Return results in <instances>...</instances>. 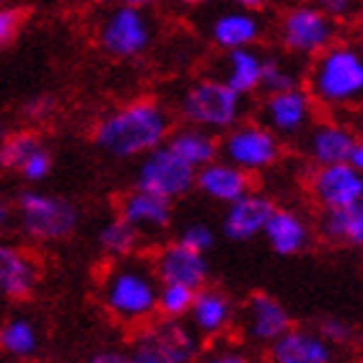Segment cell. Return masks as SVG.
I'll use <instances>...</instances> for the list:
<instances>
[{"label": "cell", "instance_id": "45", "mask_svg": "<svg viewBox=\"0 0 363 363\" xmlns=\"http://www.w3.org/2000/svg\"><path fill=\"white\" fill-rule=\"evenodd\" d=\"M78 3H84V6H106L112 0H78Z\"/></svg>", "mask_w": 363, "mask_h": 363}, {"label": "cell", "instance_id": "19", "mask_svg": "<svg viewBox=\"0 0 363 363\" xmlns=\"http://www.w3.org/2000/svg\"><path fill=\"white\" fill-rule=\"evenodd\" d=\"M272 363H333L335 348L311 327H288L267 345Z\"/></svg>", "mask_w": 363, "mask_h": 363}, {"label": "cell", "instance_id": "32", "mask_svg": "<svg viewBox=\"0 0 363 363\" xmlns=\"http://www.w3.org/2000/svg\"><path fill=\"white\" fill-rule=\"evenodd\" d=\"M291 86H298V76L294 73V68L283 62L280 57H265L262 62V84H259V91H283L291 89Z\"/></svg>", "mask_w": 363, "mask_h": 363}, {"label": "cell", "instance_id": "33", "mask_svg": "<svg viewBox=\"0 0 363 363\" xmlns=\"http://www.w3.org/2000/svg\"><path fill=\"white\" fill-rule=\"evenodd\" d=\"M317 330L333 348H345V345H350V342L356 340V327L342 317H325L319 322Z\"/></svg>", "mask_w": 363, "mask_h": 363}, {"label": "cell", "instance_id": "43", "mask_svg": "<svg viewBox=\"0 0 363 363\" xmlns=\"http://www.w3.org/2000/svg\"><path fill=\"white\" fill-rule=\"evenodd\" d=\"M125 6H135V8H143V11H153V8H159L164 0H120Z\"/></svg>", "mask_w": 363, "mask_h": 363}, {"label": "cell", "instance_id": "18", "mask_svg": "<svg viewBox=\"0 0 363 363\" xmlns=\"http://www.w3.org/2000/svg\"><path fill=\"white\" fill-rule=\"evenodd\" d=\"M223 208L226 211L220 216V231H223L228 242L244 244L262 236V228H265L275 203L267 195H262V192L247 189L244 195H239L236 200L223 205Z\"/></svg>", "mask_w": 363, "mask_h": 363}, {"label": "cell", "instance_id": "47", "mask_svg": "<svg viewBox=\"0 0 363 363\" xmlns=\"http://www.w3.org/2000/svg\"><path fill=\"white\" fill-rule=\"evenodd\" d=\"M0 6H8V0H0Z\"/></svg>", "mask_w": 363, "mask_h": 363}, {"label": "cell", "instance_id": "38", "mask_svg": "<svg viewBox=\"0 0 363 363\" xmlns=\"http://www.w3.org/2000/svg\"><path fill=\"white\" fill-rule=\"evenodd\" d=\"M208 361H213V363H247L250 361V356H247L239 345H234V342H218V345L208 353Z\"/></svg>", "mask_w": 363, "mask_h": 363}, {"label": "cell", "instance_id": "40", "mask_svg": "<svg viewBox=\"0 0 363 363\" xmlns=\"http://www.w3.org/2000/svg\"><path fill=\"white\" fill-rule=\"evenodd\" d=\"M11 223H13V205L0 195V234H6L8 228H11Z\"/></svg>", "mask_w": 363, "mask_h": 363}, {"label": "cell", "instance_id": "10", "mask_svg": "<svg viewBox=\"0 0 363 363\" xmlns=\"http://www.w3.org/2000/svg\"><path fill=\"white\" fill-rule=\"evenodd\" d=\"M135 167V187L161 195L177 203L195 189V167L179 159L167 143L156 145L143 156H138Z\"/></svg>", "mask_w": 363, "mask_h": 363}, {"label": "cell", "instance_id": "3", "mask_svg": "<svg viewBox=\"0 0 363 363\" xmlns=\"http://www.w3.org/2000/svg\"><path fill=\"white\" fill-rule=\"evenodd\" d=\"M317 109L353 112L363 99V52L361 45L335 39L309 60L306 86Z\"/></svg>", "mask_w": 363, "mask_h": 363}, {"label": "cell", "instance_id": "15", "mask_svg": "<svg viewBox=\"0 0 363 363\" xmlns=\"http://www.w3.org/2000/svg\"><path fill=\"white\" fill-rule=\"evenodd\" d=\"M42 283V265L21 244L0 239V296L6 301H26Z\"/></svg>", "mask_w": 363, "mask_h": 363}, {"label": "cell", "instance_id": "23", "mask_svg": "<svg viewBox=\"0 0 363 363\" xmlns=\"http://www.w3.org/2000/svg\"><path fill=\"white\" fill-rule=\"evenodd\" d=\"M265 23L257 11L247 8H226L220 11L208 26V37L218 50H236V47H257L262 39Z\"/></svg>", "mask_w": 363, "mask_h": 363}, {"label": "cell", "instance_id": "9", "mask_svg": "<svg viewBox=\"0 0 363 363\" xmlns=\"http://www.w3.org/2000/svg\"><path fill=\"white\" fill-rule=\"evenodd\" d=\"M278 39L288 55L311 60L335 39H340V23L330 18L317 3H301L280 18Z\"/></svg>", "mask_w": 363, "mask_h": 363}, {"label": "cell", "instance_id": "44", "mask_svg": "<svg viewBox=\"0 0 363 363\" xmlns=\"http://www.w3.org/2000/svg\"><path fill=\"white\" fill-rule=\"evenodd\" d=\"M177 3H179L182 8H192V11H195V8H203V6H208V3H211V0H177Z\"/></svg>", "mask_w": 363, "mask_h": 363}, {"label": "cell", "instance_id": "11", "mask_svg": "<svg viewBox=\"0 0 363 363\" xmlns=\"http://www.w3.org/2000/svg\"><path fill=\"white\" fill-rule=\"evenodd\" d=\"M262 125L272 130L280 140H301L309 125L317 120V104L309 96V91L301 84L283 91L265 94V101L259 106Z\"/></svg>", "mask_w": 363, "mask_h": 363}, {"label": "cell", "instance_id": "34", "mask_svg": "<svg viewBox=\"0 0 363 363\" xmlns=\"http://www.w3.org/2000/svg\"><path fill=\"white\" fill-rule=\"evenodd\" d=\"M177 242H182L184 247H189V250L208 255V252L216 247V234H213V228L208 226V223H203V220H192V223H187V226L182 228V234Z\"/></svg>", "mask_w": 363, "mask_h": 363}, {"label": "cell", "instance_id": "7", "mask_svg": "<svg viewBox=\"0 0 363 363\" xmlns=\"http://www.w3.org/2000/svg\"><path fill=\"white\" fill-rule=\"evenodd\" d=\"M200 342L187 322L161 317L138 327L128 356L130 363H189L200 356Z\"/></svg>", "mask_w": 363, "mask_h": 363}, {"label": "cell", "instance_id": "4", "mask_svg": "<svg viewBox=\"0 0 363 363\" xmlns=\"http://www.w3.org/2000/svg\"><path fill=\"white\" fill-rule=\"evenodd\" d=\"M13 220L21 236L31 244H60L76 234L81 211L65 197L26 187L13 205Z\"/></svg>", "mask_w": 363, "mask_h": 363}, {"label": "cell", "instance_id": "29", "mask_svg": "<svg viewBox=\"0 0 363 363\" xmlns=\"http://www.w3.org/2000/svg\"><path fill=\"white\" fill-rule=\"evenodd\" d=\"M45 143L39 133L34 130H16V133H8L3 138V143H0V169L3 172H18L21 164L29 159V153L34 148Z\"/></svg>", "mask_w": 363, "mask_h": 363}, {"label": "cell", "instance_id": "2", "mask_svg": "<svg viewBox=\"0 0 363 363\" xmlns=\"http://www.w3.org/2000/svg\"><path fill=\"white\" fill-rule=\"evenodd\" d=\"M159 278L151 259L130 255L122 259H109L99 278V303L117 325L138 330L145 322L156 319V296Z\"/></svg>", "mask_w": 363, "mask_h": 363}, {"label": "cell", "instance_id": "30", "mask_svg": "<svg viewBox=\"0 0 363 363\" xmlns=\"http://www.w3.org/2000/svg\"><path fill=\"white\" fill-rule=\"evenodd\" d=\"M195 288L179 286V283H161L156 296V317L164 319H184L192 303Z\"/></svg>", "mask_w": 363, "mask_h": 363}, {"label": "cell", "instance_id": "26", "mask_svg": "<svg viewBox=\"0 0 363 363\" xmlns=\"http://www.w3.org/2000/svg\"><path fill=\"white\" fill-rule=\"evenodd\" d=\"M42 348V330L26 314H11L0 322V356L26 361Z\"/></svg>", "mask_w": 363, "mask_h": 363}, {"label": "cell", "instance_id": "6", "mask_svg": "<svg viewBox=\"0 0 363 363\" xmlns=\"http://www.w3.org/2000/svg\"><path fill=\"white\" fill-rule=\"evenodd\" d=\"M156 21L143 8L117 6L106 8L96 23V45L106 57L114 60H135L153 47Z\"/></svg>", "mask_w": 363, "mask_h": 363}, {"label": "cell", "instance_id": "46", "mask_svg": "<svg viewBox=\"0 0 363 363\" xmlns=\"http://www.w3.org/2000/svg\"><path fill=\"white\" fill-rule=\"evenodd\" d=\"M6 135H8V128H6V122H3V117H0V143H3Z\"/></svg>", "mask_w": 363, "mask_h": 363}, {"label": "cell", "instance_id": "1", "mask_svg": "<svg viewBox=\"0 0 363 363\" xmlns=\"http://www.w3.org/2000/svg\"><path fill=\"white\" fill-rule=\"evenodd\" d=\"M172 114L159 99H133L106 112L94 128V145L117 161H135L145 151L167 143Z\"/></svg>", "mask_w": 363, "mask_h": 363}, {"label": "cell", "instance_id": "25", "mask_svg": "<svg viewBox=\"0 0 363 363\" xmlns=\"http://www.w3.org/2000/svg\"><path fill=\"white\" fill-rule=\"evenodd\" d=\"M262 62H265V55L257 52L255 47L226 50V57H223V81L239 96L244 99L255 96L259 91V84H262Z\"/></svg>", "mask_w": 363, "mask_h": 363}, {"label": "cell", "instance_id": "41", "mask_svg": "<svg viewBox=\"0 0 363 363\" xmlns=\"http://www.w3.org/2000/svg\"><path fill=\"white\" fill-rule=\"evenodd\" d=\"M228 8H247V11H259L267 0H223Z\"/></svg>", "mask_w": 363, "mask_h": 363}, {"label": "cell", "instance_id": "24", "mask_svg": "<svg viewBox=\"0 0 363 363\" xmlns=\"http://www.w3.org/2000/svg\"><path fill=\"white\" fill-rule=\"evenodd\" d=\"M319 236H322V242L333 244V247L358 250L363 244V203L322 211Z\"/></svg>", "mask_w": 363, "mask_h": 363}, {"label": "cell", "instance_id": "21", "mask_svg": "<svg viewBox=\"0 0 363 363\" xmlns=\"http://www.w3.org/2000/svg\"><path fill=\"white\" fill-rule=\"evenodd\" d=\"M120 218H125L133 228H138L143 236L148 234H161L172 226L174 218V203L161 195L145 192V189L133 187V192L120 200Z\"/></svg>", "mask_w": 363, "mask_h": 363}, {"label": "cell", "instance_id": "35", "mask_svg": "<svg viewBox=\"0 0 363 363\" xmlns=\"http://www.w3.org/2000/svg\"><path fill=\"white\" fill-rule=\"evenodd\" d=\"M55 112H57V99L52 94H37V96L26 99L21 106V114L29 122H34V125L47 122Z\"/></svg>", "mask_w": 363, "mask_h": 363}, {"label": "cell", "instance_id": "27", "mask_svg": "<svg viewBox=\"0 0 363 363\" xmlns=\"http://www.w3.org/2000/svg\"><path fill=\"white\" fill-rule=\"evenodd\" d=\"M167 145L179 159H184L189 167L195 169H200L203 164H208L213 159H218V138H216V133L195 128V125H187V122L177 130L172 128V133L167 138Z\"/></svg>", "mask_w": 363, "mask_h": 363}, {"label": "cell", "instance_id": "37", "mask_svg": "<svg viewBox=\"0 0 363 363\" xmlns=\"http://www.w3.org/2000/svg\"><path fill=\"white\" fill-rule=\"evenodd\" d=\"M21 29V13L11 6H0V52L13 45Z\"/></svg>", "mask_w": 363, "mask_h": 363}, {"label": "cell", "instance_id": "28", "mask_svg": "<svg viewBox=\"0 0 363 363\" xmlns=\"http://www.w3.org/2000/svg\"><path fill=\"white\" fill-rule=\"evenodd\" d=\"M140 244H143V234L120 216L104 220L96 231V247L106 259L130 257V255L140 252Z\"/></svg>", "mask_w": 363, "mask_h": 363}, {"label": "cell", "instance_id": "31", "mask_svg": "<svg viewBox=\"0 0 363 363\" xmlns=\"http://www.w3.org/2000/svg\"><path fill=\"white\" fill-rule=\"evenodd\" d=\"M52 169H55V156L50 151V145L42 143L39 148H34L29 153V159L23 161L21 169L16 174L21 177L26 184H39V182H45L47 177L52 174Z\"/></svg>", "mask_w": 363, "mask_h": 363}, {"label": "cell", "instance_id": "20", "mask_svg": "<svg viewBox=\"0 0 363 363\" xmlns=\"http://www.w3.org/2000/svg\"><path fill=\"white\" fill-rule=\"evenodd\" d=\"M267 247L280 257H296L303 255L314 242V231H311L309 220L294 208H272L270 218L262 228Z\"/></svg>", "mask_w": 363, "mask_h": 363}, {"label": "cell", "instance_id": "13", "mask_svg": "<svg viewBox=\"0 0 363 363\" xmlns=\"http://www.w3.org/2000/svg\"><path fill=\"white\" fill-rule=\"evenodd\" d=\"M309 195L322 211L363 203L361 169L350 167L348 161H340V164H325V167H311Z\"/></svg>", "mask_w": 363, "mask_h": 363}, {"label": "cell", "instance_id": "5", "mask_svg": "<svg viewBox=\"0 0 363 363\" xmlns=\"http://www.w3.org/2000/svg\"><path fill=\"white\" fill-rule=\"evenodd\" d=\"M244 101L223 78H197L179 94L177 112L187 125L211 130V133H226L244 117Z\"/></svg>", "mask_w": 363, "mask_h": 363}, {"label": "cell", "instance_id": "42", "mask_svg": "<svg viewBox=\"0 0 363 363\" xmlns=\"http://www.w3.org/2000/svg\"><path fill=\"white\" fill-rule=\"evenodd\" d=\"M348 164L363 172V143H361V140L353 145V151H350V156H348Z\"/></svg>", "mask_w": 363, "mask_h": 363}, {"label": "cell", "instance_id": "22", "mask_svg": "<svg viewBox=\"0 0 363 363\" xmlns=\"http://www.w3.org/2000/svg\"><path fill=\"white\" fill-rule=\"evenodd\" d=\"M195 189L211 203L228 205L231 200L244 195L247 189H252V174L218 156V159L195 169Z\"/></svg>", "mask_w": 363, "mask_h": 363}, {"label": "cell", "instance_id": "16", "mask_svg": "<svg viewBox=\"0 0 363 363\" xmlns=\"http://www.w3.org/2000/svg\"><path fill=\"white\" fill-rule=\"evenodd\" d=\"M236 319H242V333L244 340L257 345V348H267L272 340H278L280 335L286 333L291 322V314L283 303L270 294H252L244 303L242 314Z\"/></svg>", "mask_w": 363, "mask_h": 363}, {"label": "cell", "instance_id": "17", "mask_svg": "<svg viewBox=\"0 0 363 363\" xmlns=\"http://www.w3.org/2000/svg\"><path fill=\"white\" fill-rule=\"evenodd\" d=\"M159 283H179L187 288H200L211 280V265L203 252L184 247L182 242H169L156 250L151 259Z\"/></svg>", "mask_w": 363, "mask_h": 363}, {"label": "cell", "instance_id": "12", "mask_svg": "<svg viewBox=\"0 0 363 363\" xmlns=\"http://www.w3.org/2000/svg\"><path fill=\"white\" fill-rule=\"evenodd\" d=\"M239 309H236L234 298L216 286H200L192 296L187 311V325L197 333L200 340H220L231 333L236 325Z\"/></svg>", "mask_w": 363, "mask_h": 363}, {"label": "cell", "instance_id": "39", "mask_svg": "<svg viewBox=\"0 0 363 363\" xmlns=\"http://www.w3.org/2000/svg\"><path fill=\"white\" fill-rule=\"evenodd\" d=\"M89 361L91 363H130V356H128V350L104 348V350H96Z\"/></svg>", "mask_w": 363, "mask_h": 363}, {"label": "cell", "instance_id": "8", "mask_svg": "<svg viewBox=\"0 0 363 363\" xmlns=\"http://www.w3.org/2000/svg\"><path fill=\"white\" fill-rule=\"evenodd\" d=\"M218 156L247 174H262L283 159V140L262 122H236L218 140Z\"/></svg>", "mask_w": 363, "mask_h": 363}, {"label": "cell", "instance_id": "14", "mask_svg": "<svg viewBox=\"0 0 363 363\" xmlns=\"http://www.w3.org/2000/svg\"><path fill=\"white\" fill-rule=\"evenodd\" d=\"M303 156L311 167H325V164H340L348 161L353 145L361 140L356 128L350 122H342L337 117L333 120H314L309 130L301 135Z\"/></svg>", "mask_w": 363, "mask_h": 363}, {"label": "cell", "instance_id": "36", "mask_svg": "<svg viewBox=\"0 0 363 363\" xmlns=\"http://www.w3.org/2000/svg\"><path fill=\"white\" fill-rule=\"evenodd\" d=\"M317 6L337 23L353 21L361 13V0H317Z\"/></svg>", "mask_w": 363, "mask_h": 363}]
</instances>
